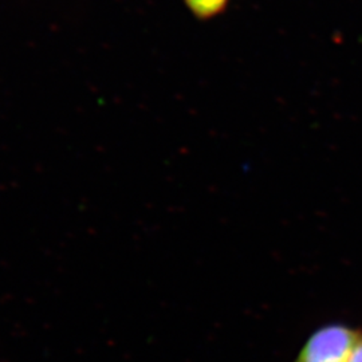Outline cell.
I'll use <instances>...</instances> for the list:
<instances>
[{"label": "cell", "mask_w": 362, "mask_h": 362, "mask_svg": "<svg viewBox=\"0 0 362 362\" xmlns=\"http://www.w3.org/2000/svg\"><path fill=\"white\" fill-rule=\"evenodd\" d=\"M361 337V332L348 325H326L306 339L293 362H348Z\"/></svg>", "instance_id": "1"}, {"label": "cell", "mask_w": 362, "mask_h": 362, "mask_svg": "<svg viewBox=\"0 0 362 362\" xmlns=\"http://www.w3.org/2000/svg\"><path fill=\"white\" fill-rule=\"evenodd\" d=\"M187 7L200 21H207L223 13L228 0H185Z\"/></svg>", "instance_id": "2"}, {"label": "cell", "mask_w": 362, "mask_h": 362, "mask_svg": "<svg viewBox=\"0 0 362 362\" xmlns=\"http://www.w3.org/2000/svg\"><path fill=\"white\" fill-rule=\"evenodd\" d=\"M348 362H362V337L351 350Z\"/></svg>", "instance_id": "3"}]
</instances>
